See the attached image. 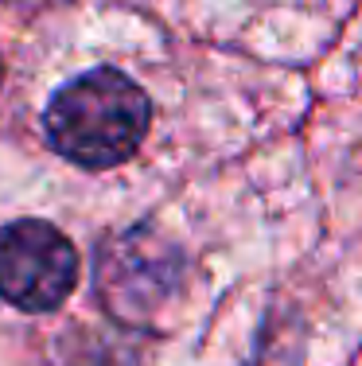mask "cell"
<instances>
[{
	"mask_svg": "<svg viewBox=\"0 0 362 366\" xmlns=\"http://www.w3.org/2000/svg\"><path fill=\"white\" fill-rule=\"evenodd\" d=\"M149 94L129 74L98 66L63 86L51 98L43 125L55 152L90 172L125 164L149 133Z\"/></svg>",
	"mask_w": 362,
	"mask_h": 366,
	"instance_id": "obj_1",
	"label": "cell"
},
{
	"mask_svg": "<svg viewBox=\"0 0 362 366\" xmlns=\"http://www.w3.org/2000/svg\"><path fill=\"white\" fill-rule=\"evenodd\" d=\"M183 257L171 242L149 230H129L101 249L98 296L121 324L149 327L176 300Z\"/></svg>",
	"mask_w": 362,
	"mask_h": 366,
	"instance_id": "obj_2",
	"label": "cell"
},
{
	"mask_svg": "<svg viewBox=\"0 0 362 366\" xmlns=\"http://www.w3.org/2000/svg\"><path fill=\"white\" fill-rule=\"evenodd\" d=\"M79 281V254L59 226L20 219L0 230V296L20 312H55Z\"/></svg>",
	"mask_w": 362,
	"mask_h": 366,
	"instance_id": "obj_3",
	"label": "cell"
}]
</instances>
